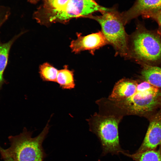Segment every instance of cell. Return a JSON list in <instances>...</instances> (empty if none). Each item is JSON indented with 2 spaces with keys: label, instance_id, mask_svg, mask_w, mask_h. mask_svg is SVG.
I'll return each mask as SVG.
<instances>
[{
  "label": "cell",
  "instance_id": "obj_1",
  "mask_svg": "<svg viewBox=\"0 0 161 161\" xmlns=\"http://www.w3.org/2000/svg\"><path fill=\"white\" fill-rule=\"evenodd\" d=\"M112 102L125 114L148 118L161 109V89L145 81H137L136 89L133 95L125 99Z\"/></svg>",
  "mask_w": 161,
  "mask_h": 161
},
{
  "label": "cell",
  "instance_id": "obj_2",
  "mask_svg": "<svg viewBox=\"0 0 161 161\" xmlns=\"http://www.w3.org/2000/svg\"><path fill=\"white\" fill-rule=\"evenodd\" d=\"M127 58L142 64L156 66L161 64V35L149 30L142 25L129 37Z\"/></svg>",
  "mask_w": 161,
  "mask_h": 161
},
{
  "label": "cell",
  "instance_id": "obj_3",
  "mask_svg": "<svg viewBox=\"0 0 161 161\" xmlns=\"http://www.w3.org/2000/svg\"><path fill=\"white\" fill-rule=\"evenodd\" d=\"M49 122L35 137H32V132L26 128L19 135L9 136L10 146L7 149H1L2 155L10 157L15 161H43L45 153L42 144L49 132Z\"/></svg>",
  "mask_w": 161,
  "mask_h": 161
},
{
  "label": "cell",
  "instance_id": "obj_4",
  "mask_svg": "<svg viewBox=\"0 0 161 161\" xmlns=\"http://www.w3.org/2000/svg\"><path fill=\"white\" fill-rule=\"evenodd\" d=\"M86 18L97 21L100 25L101 32L108 44L113 47L116 54L127 57L129 36L125 30L121 13L113 8H109L102 12L100 15H91Z\"/></svg>",
  "mask_w": 161,
  "mask_h": 161
},
{
  "label": "cell",
  "instance_id": "obj_5",
  "mask_svg": "<svg viewBox=\"0 0 161 161\" xmlns=\"http://www.w3.org/2000/svg\"><path fill=\"white\" fill-rule=\"evenodd\" d=\"M122 117L114 115H103L95 114L88 121L90 130L98 137L103 150L102 154H123L126 151L121 147L118 132V125Z\"/></svg>",
  "mask_w": 161,
  "mask_h": 161
},
{
  "label": "cell",
  "instance_id": "obj_6",
  "mask_svg": "<svg viewBox=\"0 0 161 161\" xmlns=\"http://www.w3.org/2000/svg\"><path fill=\"white\" fill-rule=\"evenodd\" d=\"M109 9L100 5L94 0H69L65 7L60 10L42 13L40 23L46 26L57 22L66 24L72 18L86 17L94 12L102 13Z\"/></svg>",
  "mask_w": 161,
  "mask_h": 161
},
{
  "label": "cell",
  "instance_id": "obj_7",
  "mask_svg": "<svg viewBox=\"0 0 161 161\" xmlns=\"http://www.w3.org/2000/svg\"><path fill=\"white\" fill-rule=\"evenodd\" d=\"M149 124L143 140L136 151L156 149L161 145V109L148 118Z\"/></svg>",
  "mask_w": 161,
  "mask_h": 161
},
{
  "label": "cell",
  "instance_id": "obj_8",
  "mask_svg": "<svg viewBox=\"0 0 161 161\" xmlns=\"http://www.w3.org/2000/svg\"><path fill=\"white\" fill-rule=\"evenodd\" d=\"M77 39L72 40L70 46L72 51L76 54L88 50L93 54L96 50L108 44L101 31L84 36L77 33Z\"/></svg>",
  "mask_w": 161,
  "mask_h": 161
},
{
  "label": "cell",
  "instance_id": "obj_9",
  "mask_svg": "<svg viewBox=\"0 0 161 161\" xmlns=\"http://www.w3.org/2000/svg\"><path fill=\"white\" fill-rule=\"evenodd\" d=\"M161 9V0H137L127 11L121 13L125 25L132 19L139 16Z\"/></svg>",
  "mask_w": 161,
  "mask_h": 161
},
{
  "label": "cell",
  "instance_id": "obj_10",
  "mask_svg": "<svg viewBox=\"0 0 161 161\" xmlns=\"http://www.w3.org/2000/svg\"><path fill=\"white\" fill-rule=\"evenodd\" d=\"M137 81L122 79L116 83L109 97L112 102L121 100L130 97L136 90Z\"/></svg>",
  "mask_w": 161,
  "mask_h": 161
},
{
  "label": "cell",
  "instance_id": "obj_11",
  "mask_svg": "<svg viewBox=\"0 0 161 161\" xmlns=\"http://www.w3.org/2000/svg\"><path fill=\"white\" fill-rule=\"evenodd\" d=\"M141 77L151 85L161 89V68L156 66L142 64Z\"/></svg>",
  "mask_w": 161,
  "mask_h": 161
},
{
  "label": "cell",
  "instance_id": "obj_12",
  "mask_svg": "<svg viewBox=\"0 0 161 161\" xmlns=\"http://www.w3.org/2000/svg\"><path fill=\"white\" fill-rule=\"evenodd\" d=\"M23 33H20L6 43L0 41V91L5 83L4 73L7 64L10 49L15 41Z\"/></svg>",
  "mask_w": 161,
  "mask_h": 161
},
{
  "label": "cell",
  "instance_id": "obj_13",
  "mask_svg": "<svg viewBox=\"0 0 161 161\" xmlns=\"http://www.w3.org/2000/svg\"><path fill=\"white\" fill-rule=\"evenodd\" d=\"M123 154L135 161H161V145L158 149L149 150L130 154L125 151Z\"/></svg>",
  "mask_w": 161,
  "mask_h": 161
},
{
  "label": "cell",
  "instance_id": "obj_14",
  "mask_svg": "<svg viewBox=\"0 0 161 161\" xmlns=\"http://www.w3.org/2000/svg\"><path fill=\"white\" fill-rule=\"evenodd\" d=\"M56 83L63 89H71L75 88V84L73 71L69 70L67 66L58 70Z\"/></svg>",
  "mask_w": 161,
  "mask_h": 161
},
{
  "label": "cell",
  "instance_id": "obj_15",
  "mask_svg": "<svg viewBox=\"0 0 161 161\" xmlns=\"http://www.w3.org/2000/svg\"><path fill=\"white\" fill-rule=\"evenodd\" d=\"M58 71L49 63H45L39 66V73L42 80L56 82Z\"/></svg>",
  "mask_w": 161,
  "mask_h": 161
},
{
  "label": "cell",
  "instance_id": "obj_16",
  "mask_svg": "<svg viewBox=\"0 0 161 161\" xmlns=\"http://www.w3.org/2000/svg\"><path fill=\"white\" fill-rule=\"evenodd\" d=\"M69 0H44V10L42 12L56 11L64 8Z\"/></svg>",
  "mask_w": 161,
  "mask_h": 161
},
{
  "label": "cell",
  "instance_id": "obj_17",
  "mask_svg": "<svg viewBox=\"0 0 161 161\" xmlns=\"http://www.w3.org/2000/svg\"><path fill=\"white\" fill-rule=\"evenodd\" d=\"M143 16L151 18L157 22L159 27V32L161 35V9L149 12Z\"/></svg>",
  "mask_w": 161,
  "mask_h": 161
},
{
  "label": "cell",
  "instance_id": "obj_18",
  "mask_svg": "<svg viewBox=\"0 0 161 161\" xmlns=\"http://www.w3.org/2000/svg\"><path fill=\"white\" fill-rule=\"evenodd\" d=\"M10 12V9L8 7L0 5V24L7 19Z\"/></svg>",
  "mask_w": 161,
  "mask_h": 161
},
{
  "label": "cell",
  "instance_id": "obj_19",
  "mask_svg": "<svg viewBox=\"0 0 161 161\" xmlns=\"http://www.w3.org/2000/svg\"><path fill=\"white\" fill-rule=\"evenodd\" d=\"M2 157L4 159V161H15L10 157L6 155H2Z\"/></svg>",
  "mask_w": 161,
  "mask_h": 161
},
{
  "label": "cell",
  "instance_id": "obj_20",
  "mask_svg": "<svg viewBox=\"0 0 161 161\" xmlns=\"http://www.w3.org/2000/svg\"><path fill=\"white\" fill-rule=\"evenodd\" d=\"M39 0H29V1L32 4H35L37 3Z\"/></svg>",
  "mask_w": 161,
  "mask_h": 161
}]
</instances>
